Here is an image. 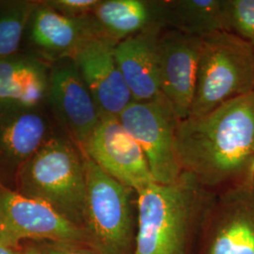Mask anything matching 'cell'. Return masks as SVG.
Listing matches in <instances>:
<instances>
[{"label": "cell", "instance_id": "obj_1", "mask_svg": "<svg viewBox=\"0 0 254 254\" xmlns=\"http://www.w3.org/2000/svg\"><path fill=\"white\" fill-rule=\"evenodd\" d=\"M175 154L183 173L211 193L254 180V91L179 120Z\"/></svg>", "mask_w": 254, "mask_h": 254}, {"label": "cell", "instance_id": "obj_2", "mask_svg": "<svg viewBox=\"0 0 254 254\" xmlns=\"http://www.w3.org/2000/svg\"><path fill=\"white\" fill-rule=\"evenodd\" d=\"M211 195L186 173L172 184L153 183L136 192L133 254H188Z\"/></svg>", "mask_w": 254, "mask_h": 254}, {"label": "cell", "instance_id": "obj_3", "mask_svg": "<svg viewBox=\"0 0 254 254\" xmlns=\"http://www.w3.org/2000/svg\"><path fill=\"white\" fill-rule=\"evenodd\" d=\"M15 187L14 190L46 202L83 229L86 197L84 154L81 148L61 129L23 166Z\"/></svg>", "mask_w": 254, "mask_h": 254}, {"label": "cell", "instance_id": "obj_4", "mask_svg": "<svg viewBox=\"0 0 254 254\" xmlns=\"http://www.w3.org/2000/svg\"><path fill=\"white\" fill-rule=\"evenodd\" d=\"M86 197L83 230L87 245L99 254H133L136 192L105 173L83 152Z\"/></svg>", "mask_w": 254, "mask_h": 254}, {"label": "cell", "instance_id": "obj_5", "mask_svg": "<svg viewBox=\"0 0 254 254\" xmlns=\"http://www.w3.org/2000/svg\"><path fill=\"white\" fill-rule=\"evenodd\" d=\"M254 91V46L226 31L202 38L194 99L188 117L200 116Z\"/></svg>", "mask_w": 254, "mask_h": 254}, {"label": "cell", "instance_id": "obj_6", "mask_svg": "<svg viewBox=\"0 0 254 254\" xmlns=\"http://www.w3.org/2000/svg\"><path fill=\"white\" fill-rule=\"evenodd\" d=\"M200 234V254H254V180L212 193Z\"/></svg>", "mask_w": 254, "mask_h": 254}, {"label": "cell", "instance_id": "obj_7", "mask_svg": "<svg viewBox=\"0 0 254 254\" xmlns=\"http://www.w3.org/2000/svg\"><path fill=\"white\" fill-rule=\"evenodd\" d=\"M119 121L141 147L155 183L172 184L182 174L174 135L179 121L163 95L151 101H133Z\"/></svg>", "mask_w": 254, "mask_h": 254}, {"label": "cell", "instance_id": "obj_8", "mask_svg": "<svg viewBox=\"0 0 254 254\" xmlns=\"http://www.w3.org/2000/svg\"><path fill=\"white\" fill-rule=\"evenodd\" d=\"M26 239L87 244L83 229L50 205L0 186V240L18 248Z\"/></svg>", "mask_w": 254, "mask_h": 254}, {"label": "cell", "instance_id": "obj_9", "mask_svg": "<svg viewBox=\"0 0 254 254\" xmlns=\"http://www.w3.org/2000/svg\"><path fill=\"white\" fill-rule=\"evenodd\" d=\"M46 109L60 129L81 149L102 118L72 58L51 64Z\"/></svg>", "mask_w": 254, "mask_h": 254}, {"label": "cell", "instance_id": "obj_10", "mask_svg": "<svg viewBox=\"0 0 254 254\" xmlns=\"http://www.w3.org/2000/svg\"><path fill=\"white\" fill-rule=\"evenodd\" d=\"M82 151L105 173L136 192L155 183L141 147L117 117L103 116Z\"/></svg>", "mask_w": 254, "mask_h": 254}, {"label": "cell", "instance_id": "obj_11", "mask_svg": "<svg viewBox=\"0 0 254 254\" xmlns=\"http://www.w3.org/2000/svg\"><path fill=\"white\" fill-rule=\"evenodd\" d=\"M46 109L0 104V186L15 184L23 166L57 131Z\"/></svg>", "mask_w": 254, "mask_h": 254}, {"label": "cell", "instance_id": "obj_12", "mask_svg": "<svg viewBox=\"0 0 254 254\" xmlns=\"http://www.w3.org/2000/svg\"><path fill=\"white\" fill-rule=\"evenodd\" d=\"M202 38L163 28L157 40L162 95L179 120L188 118L194 99Z\"/></svg>", "mask_w": 254, "mask_h": 254}, {"label": "cell", "instance_id": "obj_13", "mask_svg": "<svg viewBox=\"0 0 254 254\" xmlns=\"http://www.w3.org/2000/svg\"><path fill=\"white\" fill-rule=\"evenodd\" d=\"M116 45L108 38L92 37L86 40L71 57L102 117L118 118L134 101L116 61Z\"/></svg>", "mask_w": 254, "mask_h": 254}, {"label": "cell", "instance_id": "obj_14", "mask_svg": "<svg viewBox=\"0 0 254 254\" xmlns=\"http://www.w3.org/2000/svg\"><path fill=\"white\" fill-rule=\"evenodd\" d=\"M101 36L91 14L72 18L38 1L28 20L23 44L24 50L52 64L71 58L82 44L92 37Z\"/></svg>", "mask_w": 254, "mask_h": 254}, {"label": "cell", "instance_id": "obj_15", "mask_svg": "<svg viewBox=\"0 0 254 254\" xmlns=\"http://www.w3.org/2000/svg\"><path fill=\"white\" fill-rule=\"evenodd\" d=\"M163 28H153L128 37L115 46L120 71L134 101L162 96L157 40Z\"/></svg>", "mask_w": 254, "mask_h": 254}, {"label": "cell", "instance_id": "obj_16", "mask_svg": "<svg viewBox=\"0 0 254 254\" xmlns=\"http://www.w3.org/2000/svg\"><path fill=\"white\" fill-rule=\"evenodd\" d=\"M51 64L20 50L0 59V104L46 108Z\"/></svg>", "mask_w": 254, "mask_h": 254}, {"label": "cell", "instance_id": "obj_17", "mask_svg": "<svg viewBox=\"0 0 254 254\" xmlns=\"http://www.w3.org/2000/svg\"><path fill=\"white\" fill-rule=\"evenodd\" d=\"M101 36L119 42L153 28H163L160 0H100L91 13Z\"/></svg>", "mask_w": 254, "mask_h": 254}, {"label": "cell", "instance_id": "obj_18", "mask_svg": "<svg viewBox=\"0 0 254 254\" xmlns=\"http://www.w3.org/2000/svg\"><path fill=\"white\" fill-rule=\"evenodd\" d=\"M163 28L191 36L224 31L222 0H160Z\"/></svg>", "mask_w": 254, "mask_h": 254}, {"label": "cell", "instance_id": "obj_19", "mask_svg": "<svg viewBox=\"0 0 254 254\" xmlns=\"http://www.w3.org/2000/svg\"><path fill=\"white\" fill-rule=\"evenodd\" d=\"M39 0H0V59L22 48L28 20Z\"/></svg>", "mask_w": 254, "mask_h": 254}, {"label": "cell", "instance_id": "obj_20", "mask_svg": "<svg viewBox=\"0 0 254 254\" xmlns=\"http://www.w3.org/2000/svg\"><path fill=\"white\" fill-rule=\"evenodd\" d=\"M224 31L254 46V0H222Z\"/></svg>", "mask_w": 254, "mask_h": 254}, {"label": "cell", "instance_id": "obj_21", "mask_svg": "<svg viewBox=\"0 0 254 254\" xmlns=\"http://www.w3.org/2000/svg\"><path fill=\"white\" fill-rule=\"evenodd\" d=\"M44 2L63 15L77 18L91 14L100 0H44Z\"/></svg>", "mask_w": 254, "mask_h": 254}, {"label": "cell", "instance_id": "obj_22", "mask_svg": "<svg viewBox=\"0 0 254 254\" xmlns=\"http://www.w3.org/2000/svg\"><path fill=\"white\" fill-rule=\"evenodd\" d=\"M40 251L43 254H99L87 244L72 242H52Z\"/></svg>", "mask_w": 254, "mask_h": 254}, {"label": "cell", "instance_id": "obj_23", "mask_svg": "<svg viewBox=\"0 0 254 254\" xmlns=\"http://www.w3.org/2000/svg\"><path fill=\"white\" fill-rule=\"evenodd\" d=\"M0 254H20L17 248L11 247L0 240Z\"/></svg>", "mask_w": 254, "mask_h": 254}, {"label": "cell", "instance_id": "obj_24", "mask_svg": "<svg viewBox=\"0 0 254 254\" xmlns=\"http://www.w3.org/2000/svg\"><path fill=\"white\" fill-rule=\"evenodd\" d=\"M22 254H43L42 252L35 248H27L26 251Z\"/></svg>", "mask_w": 254, "mask_h": 254}]
</instances>
